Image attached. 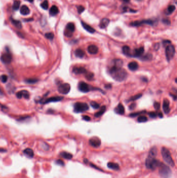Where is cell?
<instances>
[{"instance_id": "8fae6325", "label": "cell", "mask_w": 177, "mask_h": 178, "mask_svg": "<svg viewBox=\"0 0 177 178\" xmlns=\"http://www.w3.org/2000/svg\"><path fill=\"white\" fill-rule=\"evenodd\" d=\"M78 88L80 91L83 93L88 92L91 90V89H92L87 83L83 81L80 82L79 83Z\"/></svg>"}, {"instance_id": "6da1fadb", "label": "cell", "mask_w": 177, "mask_h": 178, "mask_svg": "<svg viewBox=\"0 0 177 178\" xmlns=\"http://www.w3.org/2000/svg\"><path fill=\"white\" fill-rule=\"evenodd\" d=\"M157 154V149L155 146L151 148L149 151L148 157L146 161V167L151 170H154L155 169L158 167L161 162L155 158Z\"/></svg>"}, {"instance_id": "277c9868", "label": "cell", "mask_w": 177, "mask_h": 178, "mask_svg": "<svg viewBox=\"0 0 177 178\" xmlns=\"http://www.w3.org/2000/svg\"><path fill=\"white\" fill-rule=\"evenodd\" d=\"M161 152H162V155L163 159L165 162L168 165H169L172 167H174L175 165L174 163L173 160L172 158L170 152L169 150V149L165 147H163L162 148Z\"/></svg>"}, {"instance_id": "be15d7a7", "label": "cell", "mask_w": 177, "mask_h": 178, "mask_svg": "<svg viewBox=\"0 0 177 178\" xmlns=\"http://www.w3.org/2000/svg\"><path fill=\"white\" fill-rule=\"evenodd\" d=\"M1 106H1V104H0V107H1Z\"/></svg>"}, {"instance_id": "2e32d148", "label": "cell", "mask_w": 177, "mask_h": 178, "mask_svg": "<svg viewBox=\"0 0 177 178\" xmlns=\"http://www.w3.org/2000/svg\"><path fill=\"white\" fill-rule=\"evenodd\" d=\"M63 98V97L62 96H53L46 99L44 102H43V103L47 104L52 102H57V101H59L62 100Z\"/></svg>"}, {"instance_id": "db71d44e", "label": "cell", "mask_w": 177, "mask_h": 178, "mask_svg": "<svg viewBox=\"0 0 177 178\" xmlns=\"http://www.w3.org/2000/svg\"><path fill=\"white\" fill-rule=\"evenodd\" d=\"M163 43L164 44H170L171 43V42L169 40H164L163 41Z\"/></svg>"}, {"instance_id": "f35d334b", "label": "cell", "mask_w": 177, "mask_h": 178, "mask_svg": "<svg viewBox=\"0 0 177 178\" xmlns=\"http://www.w3.org/2000/svg\"><path fill=\"white\" fill-rule=\"evenodd\" d=\"M41 7L43 8L44 10H47L48 8V2L47 0H45V1L42 2V3L41 5Z\"/></svg>"}, {"instance_id": "b9f144b4", "label": "cell", "mask_w": 177, "mask_h": 178, "mask_svg": "<svg viewBox=\"0 0 177 178\" xmlns=\"http://www.w3.org/2000/svg\"><path fill=\"white\" fill-rule=\"evenodd\" d=\"M45 37L49 40H52L54 38V33L52 32L47 33L45 34Z\"/></svg>"}, {"instance_id": "3957f363", "label": "cell", "mask_w": 177, "mask_h": 178, "mask_svg": "<svg viewBox=\"0 0 177 178\" xmlns=\"http://www.w3.org/2000/svg\"><path fill=\"white\" fill-rule=\"evenodd\" d=\"M159 168V174L163 178H170L172 174V171L169 166L163 163H161Z\"/></svg>"}, {"instance_id": "7dc6e473", "label": "cell", "mask_w": 177, "mask_h": 178, "mask_svg": "<svg viewBox=\"0 0 177 178\" xmlns=\"http://www.w3.org/2000/svg\"><path fill=\"white\" fill-rule=\"evenodd\" d=\"M149 116L152 118H155L157 117V114L155 112H151L149 113Z\"/></svg>"}, {"instance_id": "681fc988", "label": "cell", "mask_w": 177, "mask_h": 178, "mask_svg": "<svg viewBox=\"0 0 177 178\" xmlns=\"http://www.w3.org/2000/svg\"><path fill=\"white\" fill-rule=\"evenodd\" d=\"M160 107H161V105H160L159 103L155 102L154 104V107L156 110H159L160 108Z\"/></svg>"}, {"instance_id": "bcb514c9", "label": "cell", "mask_w": 177, "mask_h": 178, "mask_svg": "<svg viewBox=\"0 0 177 178\" xmlns=\"http://www.w3.org/2000/svg\"><path fill=\"white\" fill-rule=\"evenodd\" d=\"M162 22L163 23H164L165 24H166V25H170L171 23V21H170V19L167 18H163L162 19Z\"/></svg>"}, {"instance_id": "f1b7e54d", "label": "cell", "mask_w": 177, "mask_h": 178, "mask_svg": "<svg viewBox=\"0 0 177 178\" xmlns=\"http://www.w3.org/2000/svg\"><path fill=\"white\" fill-rule=\"evenodd\" d=\"M60 155L62 157L66 159H71L73 157V155L71 154L66 151H62L60 152Z\"/></svg>"}, {"instance_id": "484cf974", "label": "cell", "mask_w": 177, "mask_h": 178, "mask_svg": "<svg viewBox=\"0 0 177 178\" xmlns=\"http://www.w3.org/2000/svg\"><path fill=\"white\" fill-rule=\"evenodd\" d=\"M108 167L109 168L112 169L114 170H119L120 169V166L119 164L115 163L110 162L108 164Z\"/></svg>"}, {"instance_id": "e0dca14e", "label": "cell", "mask_w": 177, "mask_h": 178, "mask_svg": "<svg viewBox=\"0 0 177 178\" xmlns=\"http://www.w3.org/2000/svg\"><path fill=\"white\" fill-rule=\"evenodd\" d=\"M87 72L86 69L82 67H76L73 68V72L76 74L85 73Z\"/></svg>"}, {"instance_id": "91938a15", "label": "cell", "mask_w": 177, "mask_h": 178, "mask_svg": "<svg viewBox=\"0 0 177 178\" xmlns=\"http://www.w3.org/2000/svg\"><path fill=\"white\" fill-rule=\"evenodd\" d=\"M6 151V150L5 149H3V148H0V152H5Z\"/></svg>"}, {"instance_id": "9f6ffc18", "label": "cell", "mask_w": 177, "mask_h": 178, "mask_svg": "<svg viewBox=\"0 0 177 178\" xmlns=\"http://www.w3.org/2000/svg\"><path fill=\"white\" fill-rule=\"evenodd\" d=\"M159 44H158V43H156V44H155V49H156V50H157L158 48H159Z\"/></svg>"}, {"instance_id": "680465c9", "label": "cell", "mask_w": 177, "mask_h": 178, "mask_svg": "<svg viewBox=\"0 0 177 178\" xmlns=\"http://www.w3.org/2000/svg\"><path fill=\"white\" fill-rule=\"evenodd\" d=\"M158 117H159V118H163V114H162V113H161V112H160V113H158Z\"/></svg>"}, {"instance_id": "60d3db41", "label": "cell", "mask_w": 177, "mask_h": 178, "mask_svg": "<svg viewBox=\"0 0 177 178\" xmlns=\"http://www.w3.org/2000/svg\"><path fill=\"white\" fill-rule=\"evenodd\" d=\"M25 81L29 84H33V83H35L37 82L38 81V80L36 78H30V79H28L26 80V81Z\"/></svg>"}, {"instance_id": "836d02e7", "label": "cell", "mask_w": 177, "mask_h": 178, "mask_svg": "<svg viewBox=\"0 0 177 178\" xmlns=\"http://www.w3.org/2000/svg\"><path fill=\"white\" fill-rule=\"evenodd\" d=\"M152 55L151 54H147L145 56H142L141 57L142 61H150L152 59Z\"/></svg>"}, {"instance_id": "9a60e30c", "label": "cell", "mask_w": 177, "mask_h": 178, "mask_svg": "<svg viewBox=\"0 0 177 178\" xmlns=\"http://www.w3.org/2000/svg\"><path fill=\"white\" fill-rule=\"evenodd\" d=\"M170 102L167 99H165L163 101V109L164 112L166 114H169L170 111Z\"/></svg>"}, {"instance_id": "f907efd6", "label": "cell", "mask_w": 177, "mask_h": 178, "mask_svg": "<svg viewBox=\"0 0 177 178\" xmlns=\"http://www.w3.org/2000/svg\"><path fill=\"white\" fill-rule=\"evenodd\" d=\"M89 165H90V167H92V168H95V169H97V170H100V171H102V170H101V169H100L99 168L97 167L96 165H94V164H91V163H89Z\"/></svg>"}, {"instance_id": "7a4b0ae2", "label": "cell", "mask_w": 177, "mask_h": 178, "mask_svg": "<svg viewBox=\"0 0 177 178\" xmlns=\"http://www.w3.org/2000/svg\"><path fill=\"white\" fill-rule=\"evenodd\" d=\"M109 72L112 78L116 81H123L127 77V71L122 68H117L111 67L109 68Z\"/></svg>"}, {"instance_id": "e575fe53", "label": "cell", "mask_w": 177, "mask_h": 178, "mask_svg": "<svg viewBox=\"0 0 177 178\" xmlns=\"http://www.w3.org/2000/svg\"><path fill=\"white\" fill-rule=\"evenodd\" d=\"M20 2L19 1H15L13 5V9L14 10H18L20 7Z\"/></svg>"}, {"instance_id": "f5cc1de1", "label": "cell", "mask_w": 177, "mask_h": 178, "mask_svg": "<svg viewBox=\"0 0 177 178\" xmlns=\"http://www.w3.org/2000/svg\"><path fill=\"white\" fill-rule=\"evenodd\" d=\"M136 106V104H135V103L131 104L130 105V106H129V109H131V110H132V109L135 108Z\"/></svg>"}, {"instance_id": "94428289", "label": "cell", "mask_w": 177, "mask_h": 178, "mask_svg": "<svg viewBox=\"0 0 177 178\" xmlns=\"http://www.w3.org/2000/svg\"><path fill=\"white\" fill-rule=\"evenodd\" d=\"M2 93H3V92H2L1 88H0V94H2Z\"/></svg>"}, {"instance_id": "11a10c76", "label": "cell", "mask_w": 177, "mask_h": 178, "mask_svg": "<svg viewBox=\"0 0 177 178\" xmlns=\"http://www.w3.org/2000/svg\"><path fill=\"white\" fill-rule=\"evenodd\" d=\"M112 87V86H111V84H107V85H106L105 86V88L108 89H111Z\"/></svg>"}, {"instance_id": "6f0895ef", "label": "cell", "mask_w": 177, "mask_h": 178, "mask_svg": "<svg viewBox=\"0 0 177 178\" xmlns=\"http://www.w3.org/2000/svg\"><path fill=\"white\" fill-rule=\"evenodd\" d=\"M122 2H123L124 3H128L129 2H130V0H121Z\"/></svg>"}, {"instance_id": "ffe728a7", "label": "cell", "mask_w": 177, "mask_h": 178, "mask_svg": "<svg viewBox=\"0 0 177 178\" xmlns=\"http://www.w3.org/2000/svg\"><path fill=\"white\" fill-rule=\"evenodd\" d=\"M81 24L82 25L84 29H85L87 31H88V32H89L90 33H94V32H95V31H96L95 29L94 28H92V27H91L90 26H89V25H88L86 22L82 21H81Z\"/></svg>"}, {"instance_id": "1f68e13d", "label": "cell", "mask_w": 177, "mask_h": 178, "mask_svg": "<svg viewBox=\"0 0 177 178\" xmlns=\"http://www.w3.org/2000/svg\"><path fill=\"white\" fill-rule=\"evenodd\" d=\"M11 21L16 28H17L18 29H21L22 28V24L20 21L11 19Z\"/></svg>"}, {"instance_id": "4fadbf2b", "label": "cell", "mask_w": 177, "mask_h": 178, "mask_svg": "<svg viewBox=\"0 0 177 178\" xmlns=\"http://www.w3.org/2000/svg\"><path fill=\"white\" fill-rule=\"evenodd\" d=\"M144 52H145V49L143 47L134 49L132 52V54H131V56L134 57H141L142 56L143 54L144 53Z\"/></svg>"}, {"instance_id": "83f0119b", "label": "cell", "mask_w": 177, "mask_h": 178, "mask_svg": "<svg viewBox=\"0 0 177 178\" xmlns=\"http://www.w3.org/2000/svg\"><path fill=\"white\" fill-rule=\"evenodd\" d=\"M75 55L78 57L83 58L84 56V55H85V52H84L83 50L80 48H78L75 50Z\"/></svg>"}, {"instance_id": "7bdbcfd3", "label": "cell", "mask_w": 177, "mask_h": 178, "mask_svg": "<svg viewBox=\"0 0 177 178\" xmlns=\"http://www.w3.org/2000/svg\"><path fill=\"white\" fill-rule=\"evenodd\" d=\"M8 80V77L7 75L3 74L2 75L0 76V81H1L3 83H5L7 82Z\"/></svg>"}, {"instance_id": "7402d4cb", "label": "cell", "mask_w": 177, "mask_h": 178, "mask_svg": "<svg viewBox=\"0 0 177 178\" xmlns=\"http://www.w3.org/2000/svg\"><path fill=\"white\" fill-rule=\"evenodd\" d=\"M87 50L90 54H96L98 52V48L95 45H90L88 47Z\"/></svg>"}, {"instance_id": "6125c7cd", "label": "cell", "mask_w": 177, "mask_h": 178, "mask_svg": "<svg viewBox=\"0 0 177 178\" xmlns=\"http://www.w3.org/2000/svg\"><path fill=\"white\" fill-rule=\"evenodd\" d=\"M27 1H28L30 2H33V1H34V0H27Z\"/></svg>"}, {"instance_id": "cb8c5ba5", "label": "cell", "mask_w": 177, "mask_h": 178, "mask_svg": "<svg viewBox=\"0 0 177 178\" xmlns=\"http://www.w3.org/2000/svg\"><path fill=\"white\" fill-rule=\"evenodd\" d=\"M58 13H59V9L57 7V6H56V5L52 6L49 10L50 15L52 16H54L57 15Z\"/></svg>"}, {"instance_id": "ba28073f", "label": "cell", "mask_w": 177, "mask_h": 178, "mask_svg": "<svg viewBox=\"0 0 177 178\" xmlns=\"http://www.w3.org/2000/svg\"><path fill=\"white\" fill-rule=\"evenodd\" d=\"M75 25L72 22H69L66 24L64 34V36L66 37H71L73 36V33L75 31Z\"/></svg>"}, {"instance_id": "d590c367", "label": "cell", "mask_w": 177, "mask_h": 178, "mask_svg": "<svg viewBox=\"0 0 177 178\" xmlns=\"http://www.w3.org/2000/svg\"><path fill=\"white\" fill-rule=\"evenodd\" d=\"M85 78L88 80H91L94 78V74L92 72H86L85 73Z\"/></svg>"}, {"instance_id": "74e56055", "label": "cell", "mask_w": 177, "mask_h": 178, "mask_svg": "<svg viewBox=\"0 0 177 178\" xmlns=\"http://www.w3.org/2000/svg\"><path fill=\"white\" fill-rule=\"evenodd\" d=\"M90 105L92 108H94V109H98L100 107V105L98 103H97V102H96V101H91L90 103Z\"/></svg>"}, {"instance_id": "d6a6232c", "label": "cell", "mask_w": 177, "mask_h": 178, "mask_svg": "<svg viewBox=\"0 0 177 178\" xmlns=\"http://www.w3.org/2000/svg\"><path fill=\"white\" fill-rule=\"evenodd\" d=\"M175 10V6L173 5H169L168 7L167 10V12L166 14L167 15H170Z\"/></svg>"}, {"instance_id": "30bf717a", "label": "cell", "mask_w": 177, "mask_h": 178, "mask_svg": "<svg viewBox=\"0 0 177 178\" xmlns=\"http://www.w3.org/2000/svg\"><path fill=\"white\" fill-rule=\"evenodd\" d=\"M71 90V86L69 83H63L60 84L58 87V91L61 94H68Z\"/></svg>"}, {"instance_id": "4316f807", "label": "cell", "mask_w": 177, "mask_h": 178, "mask_svg": "<svg viewBox=\"0 0 177 178\" xmlns=\"http://www.w3.org/2000/svg\"><path fill=\"white\" fill-rule=\"evenodd\" d=\"M20 13L23 15H28L30 14V10L26 5H23L20 8Z\"/></svg>"}, {"instance_id": "ab89813d", "label": "cell", "mask_w": 177, "mask_h": 178, "mask_svg": "<svg viewBox=\"0 0 177 178\" xmlns=\"http://www.w3.org/2000/svg\"><path fill=\"white\" fill-rule=\"evenodd\" d=\"M142 94H137L136 95H134L133 96H132L129 100L128 101H134V100H136L139 98H140L141 96H142Z\"/></svg>"}, {"instance_id": "44dd1931", "label": "cell", "mask_w": 177, "mask_h": 178, "mask_svg": "<svg viewBox=\"0 0 177 178\" xmlns=\"http://www.w3.org/2000/svg\"><path fill=\"white\" fill-rule=\"evenodd\" d=\"M110 23V20L108 18H104L101 19L99 23V27L101 29H104L107 28Z\"/></svg>"}, {"instance_id": "d4e9b609", "label": "cell", "mask_w": 177, "mask_h": 178, "mask_svg": "<svg viewBox=\"0 0 177 178\" xmlns=\"http://www.w3.org/2000/svg\"><path fill=\"white\" fill-rule=\"evenodd\" d=\"M122 51L124 55L127 56H131V49L128 46L125 45L122 48Z\"/></svg>"}, {"instance_id": "9c48e42d", "label": "cell", "mask_w": 177, "mask_h": 178, "mask_svg": "<svg viewBox=\"0 0 177 178\" xmlns=\"http://www.w3.org/2000/svg\"><path fill=\"white\" fill-rule=\"evenodd\" d=\"M12 55L10 51H7L3 53L1 56V61L5 64H9L12 61Z\"/></svg>"}, {"instance_id": "8992f818", "label": "cell", "mask_w": 177, "mask_h": 178, "mask_svg": "<svg viewBox=\"0 0 177 178\" xmlns=\"http://www.w3.org/2000/svg\"><path fill=\"white\" fill-rule=\"evenodd\" d=\"M88 109L89 106L88 104L85 103L77 102L74 105V111L77 113L87 111Z\"/></svg>"}, {"instance_id": "f546056e", "label": "cell", "mask_w": 177, "mask_h": 178, "mask_svg": "<svg viewBox=\"0 0 177 178\" xmlns=\"http://www.w3.org/2000/svg\"><path fill=\"white\" fill-rule=\"evenodd\" d=\"M23 152L29 157L32 158L33 156H34V151H33V150L31 148H28L25 149L23 151Z\"/></svg>"}, {"instance_id": "7c38bea8", "label": "cell", "mask_w": 177, "mask_h": 178, "mask_svg": "<svg viewBox=\"0 0 177 178\" xmlns=\"http://www.w3.org/2000/svg\"><path fill=\"white\" fill-rule=\"evenodd\" d=\"M89 143L90 146L97 148L100 146L101 144V140L99 138L97 137H94L89 139Z\"/></svg>"}, {"instance_id": "52a82bcc", "label": "cell", "mask_w": 177, "mask_h": 178, "mask_svg": "<svg viewBox=\"0 0 177 178\" xmlns=\"http://www.w3.org/2000/svg\"><path fill=\"white\" fill-rule=\"evenodd\" d=\"M175 53V47L172 45H169L166 47V56L167 61L169 62L171 59L174 57Z\"/></svg>"}, {"instance_id": "ee69618b", "label": "cell", "mask_w": 177, "mask_h": 178, "mask_svg": "<svg viewBox=\"0 0 177 178\" xmlns=\"http://www.w3.org/2000/svg\"><path fill=\"white\" fill-rule=\"evenodd\" d=\"M77 10H78V12L79 14H82L84 11H85V8H84V6H82V5H79L77 6Z\"/></svg>"}, {"instance_id": "ac0fdd59", "label": "cell", "mask_w": 177, "mask_h": 178, "mask_svg": "<svg viewBox=\"0 0 177 178\" xmlns=\"http://www.w3.org/2000/svg\"><path fill=\"white\" fill-rule=\"evenodd\" d=\"M123 64V62L121 59H114V60L112 61V66L111 67L120 68H122Z\"/></svg>"}, {"instance_id": "816d5d0a", "label": "cell", "mask_w": 177, "mask_h": 178, "mask_svg": "<svg viewBox=\"0 0 177 178\" xmlns=\"http://www.w3.org/2000/svg\"><path fill=\"white\" fill-rule=\"evenodd\" d=\"M83 119L84 120H86V121L90 120V118L89 116H83Z\"/></svg>"}, {"instance_id": "f6af8a7d", "label": "cell", "mask_w": 177, "mask_h": 178, "mask_svg": "<svg viewBox=\"0 0 177 178\" xmlns=\"http://www.w3.org/2000/svg\"><path fill=\"white\" fill-rule=\"evenodd\" d=\"M146 112V111H141V112H137V113H132V114H130V117H136V116H137L138 115H140L141 114H142L143 113H145Z\"/></svg>"}, {"instance_id": "5bb4252c", "label": "cell", "mask_w": 177, "mask_h": 178, "mask_svg": "<svg viewBox=\"0 0 177 178\" xmlns=\"http://www.w3.org/2000/svg\"><path fill=\"white\" fill-rule=\"evenodd\" d=\"M16 96L18 98L24 97L26 99H29L30 97V94L29 92L26 90H21L16 93Z\"/></svg>"}, {"instance_id": "c3c4849f", "label": "cell", "mask_w": 177, "mask_h": 178, "mask_svg": "<svg viewBox=\"0 0 177 178\" xmlns=\"http://www.w3.org/2000/svg\"><path fill=\"white\" fill-rule=\"evenodd\" d=\"M56 164L58 165H59V166H64V162H63V161L61 159H58L57 160H56Z\"/></svg>"}, {"instance_id": "8d00e7d4", "label": "cell", "mask_w": 177, "mask_h": 178, "mask_svg": "<svg viewBox=\"0 0 177 178\" xmlns=\"http://www.w3.org/2000/svg\"><path fill=\"white\" fill-rule=\"evenodd\" d=\"M137 120L139 122H145L148 121V118L145 116H141L138 117Z\"/></svg>"}, {"instance_id": "603a6c76", "label": "cell", "mask_w": 177, "mask_h": 178, "mask_svg": "<svg viewBox=\"0 0 177 178\" xmlns=\"http://www.w3.org/2000/svg\"><path fill=\"white\" fill-rule=\"evenodd\" d=\"M138 64L136 62H131L128 65V68L131 71H135L138 68Z\"/></svg>"}, {"instance_id": "4dcf8cb0", "label": "cell", "mask_w": 177, "mask_h": 178, "mask_svg": "<svg viewBox=\"0 0 177 178\" xmlns=\"http://www.w3.org/2000/svg\"><path fill=\"white\" fill-rule=\"evenodd\" d=\"M106 111V107L105 106H103L101 108L100 111L98 112L95 114V117H99L101 116H102L105 112Z\"/></svg>"}, {"instance_id": "5b68a950", "label": "cell", "mask_w": 177, "mask_h": 178, "mask_svg": "<svg viewBox=\"0 0 177 178\" xmlns=\"http://www.w3.org/2000/svg\"><path fill=\"white\" fill-rule=\"evenodd\" d=\"M158 20L156 19H145L141 21H133L130 23V25L133 27H138L142 26V25L144 24H147L151 26H154L157 23Z\"/></svg>"}, {"instance_id": "d6986e66", "label": "cell", "mask_w": 177, "mask_h": 178, "mask_svg": "<svg viewBox=\"0 0 177 178\" xmlns=\"http://www.w3.org/2000/svg\"><path fill=\"white\" fill-rule=\"evenodd\" d=\"M114 111L116 114L122 115L125 113V108L121 103H120L114 109Z\"/></svg>"}]
</instances>
